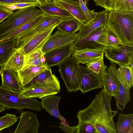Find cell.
Returning a JSON list of instances; mask_svg holds the SVG:
<instances>
[{
	"mask_svg": "<svg viewBox=\"0 0 133 133\" xmlns=\"http://www.w3.org/2000/svg\"><path fill=\"white\" fill-rule=\"evenodd\" d=\"M101 77L103 88L112 97H114L118 88V81L116 77L108 68L103 72Z\"/></svg>",
	"mask_w": 133,
	"mask_h": 133,
	"instance_id": "obj_22",
	"label": "cell"
},
{
	"mask_svg": "<svg viewBox=\"0 0 133 133\" xmlns=\"http://www.w3.org/2000/svg\"><path fill=\"white\" fill-rule=\"evenodd\" d=\"M114 0H102L103 8L108 11L113 10V6Z\"/></svg>",
	"mask_w": 133,
	"mask_h": 133,
	"instance_id": "obj_42",
	"label": "cell"
},
{
	"mask_svg": "<svg viewBox=\"0 0 133 133\" xmlns=\"http://www.w3.org/2000/svg\"><path fill=\"white\" fill-rule=\"evenodd\" d=\"M94 1L96 5L103 8L102 0H94Z\"/></svg>",
	"mask_w": 133,
	"mask_h": 133,
	"instance_id": "obj_44",
	"label": "cell"
},
{
	"mask_svg": "<svg viewBox=\"0 0 133 133\" xmlns=\"http://www.w3.org/2000/svg\"><path fill=\"white\" fill-rule=\"evenodd\" d=\"M103 51L111 63L119 66L133 64V44L122 43L116 47L106 48Z\"/></svg>",
	"mask_w": 133,
	"mask_h": 133,
	"instance_id": "obj_7",
	"label": "cell"
},
{
	"mask_svg": "<svg viewBox=\"0 0 133 133\" xmlns=\"http://www.w3.org/2000/svg\"><path fill=\"white\" fill-rule=\"evenodd\" d=\"M63 19L56 16L46 15L40 22L30 29L19 34L16 39L15 47L20 48L38 33Z\"/></svg>",
	"mask_w": 133,
	"mask_h": 133,
	"instance_id": "obj_9",
	"label": "cell"
},
{
	"mask_svg": "<svg viewBox=\"0 0 133 133\" xmlns=\"http://www.w3.org/2000/svg\"><path fill=\"white\" fill-rule=\"evenodd\" d=\"M59 23L54 24L38 33L19 49L26 55L42 47Z\"/></svg>",
	"mask_w": 133,
	"mask_h": 133,
	"instance_id": "obj_13",
	"label": "cell"
},
{
	"mask_svg": "<svg viewBox=\"0 0 133 133\" xmlns=\"http://www.w3.org/2000/svg\"><path fill=\"white\" fill-rule=\"evenodd\" d=\"M108 68L116 77L120 79L126 88L130 89L132 86L133 64L120 66L117 68L115 64L111 63Z\"/></svg>",
	"mask_w": 133,
	"mask_h": 133,
	"instance_id": "obj_17",
	"label": "cell"
},
{
	"mask_svg": "<svg viewBox=\"0 0 133 133\" xmlns=\"http://www.w3.org/2000/svg\"><path fill=\"white\" fill-rule=\"evenodd\" d=\"M73 43L69 44L45 53L44 56L46 65L48 68L57 65L66 58L70 57L74 51Z\"/></svg>",
	"mask_w": 133,
	"mask_h": 133,
	"instance_id": "obj_15",
	"label": "cell"
},
{
	"mask_svg": "<svg viewBox=\"0 0 133 133\" xmlns=\"http://www.w3.org/2000/svg\"><path fill=\"white\" fill-rule=\"evenodd\" d=\"M61 97L56 95L50 94L41 97V105L43 109L51 115L62 121L65 119L61 115L58 109V104Z\"/></svg>",
	"mask_w": 133,
	"mask_h": 133,
	"instance_id": "obj_18",
	"label": "cell"
},
{
	"mask_svg": "<svg viewBox=\"0 0 133 133\" xmlns=\"http://www.w3.org/2000/svg\"><path fill=\"white\" fill-rule=\"evenodd\" d=\"M42 48H39L29 54L25 55L22 68L30 66L46 65L45 63V59L44 56L45 53L43 52Z\"/></svg>",
	"mask_w": 133,
	"mask_h": 133,
	"instance_id": "obj_28",
	"label": "cell"
},
{
	"mask_svg": "<svg viewBox=\"0 0 133 133\" xmlns=\"http://www.w3.org/2000/svg\"><path fill=\"white\" fill-rule=\"evenodd\" d=\"M39 8L46 15L59 17L63 19L73 17L53 1L47 2L44 4L40 6Z\"/></svg>",
	"mask_w": 133,
	"mask_h": 133,
	"instance_id": "obj_23",
	"label": "cell"
},
{
	"mask_svg": "<svg viewBox=\"0 0 133 133\" xmlns=\"http://www.w3.org/2000/svg\"><path fill=\"white\" fill-rule=\"evenodd\" d=\"M78 35V33L68 34L57 30L49 36L42 47V51L45 54L54 49L73 43L77 39Z\"/></svg>",
	"mask_w": 133,
	"mask_h": 133,
	"instance_id": "obj_11",
	"label": "cell"
},
{
	"mask_svg": "<svg viewBox=\"0 0 133 133\" xmlns=\"http://www.w3.org/2000/svg\"><path fill=\"white\" fill-rule=\"evenodd\" d=\"M85 4H86L88 0H82Z\"/></svg>",
	"mask_w": 133,
	"mask_h": 133,
	"instance_id": "obj_47",
	"label": "cell"
},
{
	"mask_svg": "<svg viewBox=\"0 0 133 133\" xmlns=\"http://www.w3.org/2000/svg\"><path fill=\"white\" fill-rule=\"evenodd\" d=\"M56 4L65 9L82 24L87 22L85 17L79 5L61 0H53Z\"/></svg>",
	"mask_w": 133,
	"mask_h": 133,
	"instance_id": "obj_29",
	"label": "cell"
},
{
	"mask_svg": "<svg viewBox=\"0 0 133 133\" xmlns=\"http://www.w3.org/2000/svg\"><path fill=\"white\" fill-rule=\"evenodd\" d=\"M82 23L73 17L63 19L56 27L59 31L66 34H72L79 31Z\"/></svg>",
	"mask_w": 133,
	"mask_h": 133,
	"instance_id": "obj_26",
	"label": "cell"
},
{
	"mask_svg": "<svg viewBox=\"0 0 133 133\" xmlns=\"http://www.w3.org/2000/svg\"><path fill=\"white\" fill-rule=\"evenodd\" d=\"M14 12L13 11L10 10L0 5V23H2Z\"/></svg>",
	"mask_w": 133,
	"mask_h": 133,
	"instance_id": "obj_40",
	"label": "cell"
},
{
	"mask_svg": "<svg viewBox=\"0 0 133 133\" xmlns=\"http://www.w3.org/2000/svg\"><path fill=\"white\" fill-rule=\"evenodd\" d=\"M102 49H86L74 51L72 57L78 64H84L91 62L101 57L104 55Z\"/></svg>",
	"mask_w": 133,
	"mask_h": 133,
	"instance_id": "obj_19",
	"label": "cell"
},
{
	"mask_svg": "<svg viewBox=\"0 0 133 133\" xmlns=\"http://www.w3.org/2000/svg\"><path fill=\"white\" fill-rule=\"evenodd\" d=\"M107 26L122 43L133 44V12L110 11Z\"/></svg>",
	"mask_w": 133,
	"mask_h": 133,
	"instance_id": "obj_2",
	"label": "cell"
},
{
	"mask_svg": "<svg viewBox=\"0 0 133 133\" xmlns=\"http://www.w3.org/2000/svg\"><path fill=\"white\" fill-rule=\"evenodd\" d=\"M79 0V5L85 17L87 22L90 21L92 19V17L86 4L84 3L82 0Z\"/></svg>",
	"mask_w": 133,
	"mask_h": 133,
	"instance_id": "obj_38",
	"label": "cell"
},
{
	"mask_svg": "<svg viewBox=\"0 0 133 133\" xmlns=\"http://www.w3.org/2000/svg\"><path fill=\"white\" fill-rule=\"evenodd\" d=\"M58 79L55 75L52 74L50 68H48L36 76L27 85L38 83L49 82Z\"/></svg>",
	"mask_w": 133,
	"mask_h": 133,
	"instance_id": "obj_31",
	"label": "cell"
},
{
	"mask_svg": "<svg viewBox=\"0 0 133 133\" xmlns=\"http://www.w3.org/2000/svg\"><path fill=\"white\" fill-rule=\"evenodd\" d=\"M52 0H46L47 2H49L52 1Z\"/></svg>",
	"mask_w": 133,
	"mask_h": 133,
	"instance_id": "obj_48",
	"label": "cell"
},
{
	"mask_svg": "<svg viewBox=\"0 0 133 133\" xmlns=\"http://www.w3.org/2000/svg\"><path fill=\"white\" fill-rule=\"evenodd\" d=\"M18 117L15 115L6 114L0 117V131L13 125L17 121Z\"/></svg>",
	"mask_w": 133,
	"mask_h": 133,
	"instance_id": "obj_34",
	"label": "cell"
},
{
	"mask_svg": "<svg viewBox=\"0 0 133 133\" xmlns=\"http://www.w3.org/2000/svg\"><path fill=\"white\" fill-rule=\"evenodd\" d=\"M44 13L30 20L6 35L0 37V42L11 39H16L20 34L28 31L38 24L45 17Z\"/></svg>",
	"mask_w": 133,
	"mask_h": 133,
	"instance_id": "obj_21",
	"label": "cell"
},
{
	"mask_svg": "<svg viewBox=\"0 0 133 133\" xmlns=\"http://www.w3.org/2000/svg\"><path fill=\"white\" fill-rule=\"evenodd\" d=\"M108 28L101 26L94 30L84 37L77 39L72 44L74 51L86 49H102L108 47L107 35Z\"/></svg>",
	"mask_w": 133,
	"mask_h": 133,
	"instance_id": "obj_6",
	"label": "cell"
},
{
	"mask_svg": "<svg viewBox=\"0 0 133 133\" xmlns=\"http://www.w3.org/2000/svg\"><path fill=\"white\" fill-rule=\"evenodd\" d=\"M104 55L99 58L86 65L88 69L100 76L103 72L106 70L107 68L104 63Z\"/></svg>",
	"mask_w": 133,
	"mask_h": 133,
	"instance_id": "obj_33",
	"label": "cell"
},
{
	"mask_svg": "<svg viewBox=\"0 0 133 133\" xmlns=\"http://www.w3.org/2000/svg\"><path fill=\"white\" fill-rule=\"evenodd\" d=\"M76 133H97L95 128L91 125L85 123L76 126Z\"/></svg>",
	"mask_w": 133,
	"mask_h": 133,
	"instance_id": "obj_37",
	"label": "cell"
},
{
	"mask_svg": "<svg viewBox=\"0 0 133 133\" xmlns=\"http://www.w3.org/2000/svg\"><path fill=\"white\" fill-rule=\"evenodd\" d=\"M107 41L108 47H116L122 43L109 28L107 35Z\"/></svg>",
	"mask_w": 133,
	"mask_h": 133,
	"instance_id": "obj_36",
	"label": "cell"
},
{
	"mask_svg": "<svg viewBox=\"0 0 133 133\" xmlns=\"http://www.w3.org/2000/svg\"><path fill=\"white\" fill-rule=\"evenodd\" d=\"M115 126V133H133V114L119 113Z\"/></svg>",
	"mask_w": 133,
	"mask_h": 133,
	"instance_id": "obj_24",
	"label": "cell"
},
{
	"mask_svg": "<svg viewBox=\"0 0 133 133\" xmlns=\"http://www.w3.org/2000/svg\"><path fill=\"white\" fill-rule=\"evenodd\" d=\"M0 105L7 109L21 111L29 109L35 111L42 110L41 102L36 97H22L20 91L7 89L0 85Z\"/></svg>",
	"mask_w": 133,
	"mask_h": 133,
	"instance_id": "obj_3",
	"label": "cell"
},
{
	"mask_svg": "<svg viewBox=\"0 0 133 133\" xmlns=\"http://www.w3.org/2000/svg\"><path fill=\"white\" fill-rule=\"evenodd\" d=\"M81 78V84L79 90L82 94L90 91L103 88L100 76L94 72L87 67L78 64Z\"/></svg>",
	"mask_w": 133,
	"mask_h": 133,
	"instance_id": "obj_10",
	"label": "cell"
},
{
	"mask_svg": "<svg viewBox=\"0 0 133 133\" xmlns=\"http://www.w3.org/2000/svg\"><path fill=\"white\" fill-rule=\"evenodd\" d=\"M41 5H42L46 4L47 2L46 0H36Z\"/></svg>",
	"mask_w": 133,
	"mask_h": 133,
	"instance_id": "obj_45",
	"label": "cell"
},
{
	"mask_svg": "<svg viewBox=\"0 0 133 133\" xmlns=\"http://www.w3.org/2000/svg\"><path fill=\"white\" fill-rule=\"evenodd\" d=\"M16 39L0 42V66L4 65L11 55L15 46Z\"/></svg>",
	"mask_w": 133,
	"mask_h": 133,
	"instance_id": "obj_30",
	"label": "cell"
},
{
	"mask_svg": "<svg viewBox=\"0 0 133 133\" xmlns=\"http://www.w3.org/2000/svg\"><path fill=\"white\" fill-rule=\"evenodd\" d=\"M116 77L118 81V88L117 94L114 97L117 109L122 111L130 100V89L126 88L120 79Z\"/></svg>",
	"mask_w": 133,
	"mask_h": 133,
	"instance_id": "obj_25",
	"label": "cell"
},
{
	"mask_svg": "<svg viewBox=\"0 0 133 133\" xmlns=\"http://www.w3.org/2000/svg\"><path fill=\"white\" fill-rule=\"evenodd\" d=\"M43 13L35 6L18 10L0 24V37L3 36Z\"/></svg>",
	"mask_w": 133,
	"mask_h": 133,
	"instance_id": "obj_4",
	"label": "cell"
},
{
	"mask_svg": "<svg viewBox=\"0 0 133 133\" xmlns=\"http://www.w3.org/2000/svg\"><path fill=\"white\" fill-rule=\"evenodd\" d=\"M5 109L4 107L0 105V112L5 111Z\"/></svg>",
	"mask_w": 133,
	"mask_h": 133,
	"instance_id": "obj_46",
	"label": "cell"
},
{
	"mask_svg": "<svg viewBox=\"0 0 133 133\" xmlns=\"http://www.w3.org/2000/svg\"><path fill=\"white\" fill-rule=\"evenodd\" d=\"M112 97L104 88L97 94L88 107L78 112L77 125L88 123L97 133H115L113 118L118 111L111 109Z\"/></svg>",
	"mask_w": 133,
	"mask_h": 133,
	"instance_id": "obj_1",
	"label": "cell"
},
{
	"mask_svg": "<svg viewBox=\"0 0 133 133\" xmlns=\"http://www.w3.org/2000/svg\"><path fill=\"white\" fill-rule=\"evenodd\" d=\"M63 1L79 5V0H61Z\"/></svg>",
	"mask_w": 133,
	"mask_h": 133,
	"instance_id": "obj_43",
	"label": "cell"
},
{
	"mask_svg": "<svg viewBox=\"0 0 133 133\" xmlns=\"http://www.w3.org/2000/svg\"><path fill=\"white\" fill-rule=\"evenodd\" d=\"M113 10L122 13L133 12V0H114Z\"/></svg>",
	"mask_w": 133,
	"mask_h": 133,
	"instance_id": "obj_32",
	"label": "cell"
},
{
	"mask_svg": "<svg viewBox=\"0 0 133 133\" xmlns=\"http://www.w3.org/2000/svg\"><path fill=\"white\" fill-rule=\"evenodd\" d=\"M60 91L58 80L47 82L38 83L24 87L20 91L24 97H40L50 94L56 95Z\"/></svg>",
	"mask_w": 133,
	"mask_h": 133,
	"instance_id": "obj_8",
	"label": "cell"
},
{
	"mask_svg": "<svg viewBox=\"0 0 133 133\" xmlns=\"http://www.w3.org/2000/svg\"><path fill=\"white\" fill-rule=\"evenodd\" d=\"M48 67L46 66H30L23 68L17 72L19 81L24 87L28 85L37 75Z\"/></svg>",
	"mask_w": 133,
	"mask_h": 133,
	"instance_id": "obj_20",
	"label": "cell"
},
{
	"mask_svg": "<svg viewBox=\"0 0 133 133\" xmlns=\"http://www.w3.org/2000/svg\"><path fill=\"white\" fill-rule=\"evenodd\" d=\"M0 75L2 79L1 85L9 90L18 91L23 89L18 78L17 73L4 65L1 66Z\"/></svg>",
	"mask_w": 133,
	"mask_h": 133,
	"instance_id": "obj_16",
	"label": "cell"
},
{
	"mask_svg": "<svg viewBox=\"0 0 133 133\" xmlns=\"http://www.w3.org/2000/svg\"><path fill=\"white\" fill-rule=\"evenodd\" d=\"M1 6L4 7L10 10L13 11L31 6L39 7L41 5L37 2H33L21 3Z\"/></svg>",
	"mask_w": 133,
	"mask_h": 133,
	"instance_id": "obj_35",
	"label": "cell"
},
{
	"mask_svg": "<svg viewBox=\"0 0 133 133\" xmlns=\"http://www.w3.org/2000/svg\"><path fill=\"white\" fill-rule=\"evenodd\" d=\"M24 57L25 55L19 49L15 48L11 56L4 65L17 72L23 67Z\"/></svg>",
	"mask_w": 133,
	"mask_h": 133,
	"instance_id": "obj_27",
	"label": "cell"
},
{
	"mask_svg": "<svg viewBox=\"0 0 133 133\" xmlns=\"http://www.w3.org/2000/svg\"><path fill=\"white\" fill-rule=\"evenodd\" d=\"M78 64L73 57H69L57 65L59 71L69 93L79 89L81 78Z\"/></svg>",
	"mask_w": 133,
	"mask_h": 133,
	"instance_id": "obj_5",
	"label": "cell"
},
{
	"mask_svg": "<svg viewBox=\"0 0 133 133\" xmlns=\"http://www.w3.org/2000/svg\"><path fill=\"white\" fill-rule=\"evenodd\" d=\"M92 15V19L90 21L82 24L78 32L77 39H81L94 30L104 25H107L108 13L106 10L97 12L90 11Z\"/></svg>",
	"mask_w": 133,
	"mask_h": 133,
	"instance_id": "obj_12",
	"label": "cell"
},
{
	"mask_svg": "<svg viewBox=\"0 0 133 133\" xmlns=\"http://www.w3.org/2000/svg\"><path fill=\"white\" fill-rule=\"evenodd\" d=\"M66 119L60 122L59 124L60 126L58 127L64 131L65 132L68 133H73L76 131L77 127L76 126L70 127L66 122Z\"/></svg>",
	"mask_w": 133,
	"mask_h": 133,
	"instance_id": "obj_39",
	"label": "cell"
},
{
	"mask_svg": "<svg viewBox=\"0 0 133 133\" xmlns=\"http://www.w3.org/2000/svg\"><path fill=\"white\" fill-rule=\"evenodd\" d=\"M39 126L36 114L23 111L20 114V119L14 133H37Z\"/></svg>",
	"mask_w": 133,
	"mask_h": 133,
	"instance_id": "obj_14",
	"label": "cell"
},
{
	"mask_svg": "<svg viewBox=\"0 0 133 133\" xmlns=\"http://www.w3.org/2000/svg\"><path fill=\"white\" fill-rule=\"evenodd\" d=\"M33 2H37L36 0H0V5H3L21 3Z\"/></svg>",
	"mask_w": 133,
	"mask_h": 133,
	"instance_id": "obj_41",
	"label": "cell"
}]
</instances>
